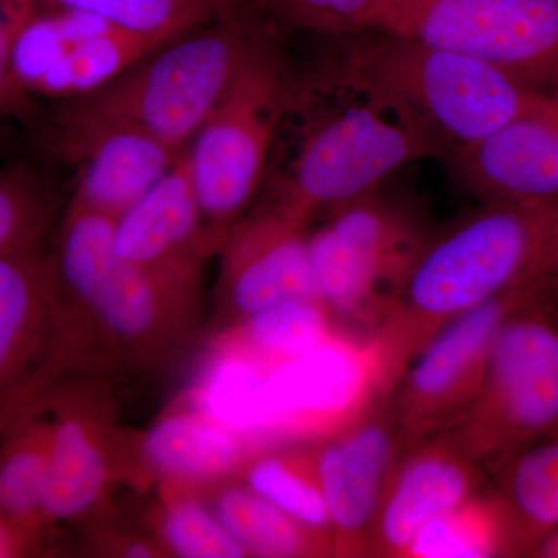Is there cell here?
Returning a JSON list of instances; mask_svg holds the SVG:
<instances>
[{"label": "cell", "mask_w": 558, "mask_h": 558, "mask_svg": "<svg viewBox=\"0 0 558 558\" xmlns=\"http://www.w3.org/2000/svg\"><path fill=\"white\" fill-rule=\"evenodd\" d=\"M556 242L557 205L492 202L421 245L373 333L392 385L411 359L459 315L546 278Z\"/></svg>", "instance_id": "cell-1"}, {"label": "cell", "mask_w": 558, "mask_h": 558, "mask_svg": "<svg viewBox=\"0 0 558 558\" xmlns=\"http://www.w3.org/2000/svg\"><path fill=\"white\" fill-rule=\"evenodd\" d=\"M113 218L70 202L49 264L78 365L94 341L108 357L156 366L185 341L197 312V281L121 259Z\"/></svg>", "instance_id": "cell-2"}, {"label": "cell", "mask_w": 558, "mask_h": 558, "mask_svg": "<svg viewBox=\"0 0 558 558\" xmlns=\"http://www.w3.org/2000/svg\"><path fill=\"white\" fill-rule=\"evenodd\" d=\"M369 32L349 49L341 81L440 145H473L519 119L545 95L468 54Z\"/></svg>", "instance_id": "cell-3"}, {"label": "cell", "mask_w": 558, "mask_h": 558, "mask_svg": "<svg viewBox=\"0 0 558 558\" xmlns=\"http://www.w3.org/2000/svg\"><path fill=\"white\" fill-rule=\"evenodd\" d=\"M277 22L256 0L168 40L70 109L123 121L183 150L242 70L275 40Z\"/></svg>", "instance_id": "cell-4"}, {"label": "cell", "mask_w": 558, "mask_h": 558, "mask_svg": "<svg viewBox=\"0 0 558 558\" xmlns=\"http://www.w3.org/2000/svg\"><path fill=\"white\" fill-rule=\"evenodd\" d=\"M558 432V310L546 282L499 326L478 392L446 432L481 468L495 472Z\"/></svg>", "instance_id": "cell-5"}, {"label": "cell", "mask_w": 558, "mask_h": 558, "mask_svg": "<svg viewBox=\"0 0 558 558\" xmlns=\"http://www.w3.org/2000/svg\"><path fill=\"white\" fill-rule=\"evenodd\" d=\"M274 43L248 62L185 148L205 226L218 247L258 190L286 86Z\"/></svg>", "instance_id": "cell-6"}, {"label": "cell", "mask_w": 558, "mask_h": 558, "mask_svg": "<svg viewBox=\"0 0 558 558\" xmlns=\"http://www.w3.org/2000/svg\"><path fill=\"white\" fill-rule=\"evenodd\" d=\"M369 31L468 54L532 89L558 84V0H387Z\"/></svg>", "instance_id": "cell-7"}, {"label": "cell", "mask_w": 558, "mask_h": 558, "mask_svg": "<svg viewBox=\"0 0 558 558\" xmlns=\"http://www.w3.org/2000/svg\"><path fill=\"white\" fill-rule=\"evenodd\" d=\"M384 112L371 102L352 106L318 128L293 163L279 207L307 223L318 209L369 196L399 168L442 150L427 132Z\"/></svg>", "instance_id": "cell-8"}, {"label": "cell", "mask_w": 558, "mask_h": 558, "mask_svg": "<svg viewBox=\"0 0 558 558\" xmlns=\"http://www.w3.org/2000/svg\"><path fill=\"white\" fill-rule=\"evenodd\" d=\"M379 341L340 330L267 368L266 403L275 446L319 442L392 391Z\"/></svg>", "instance_id": "cell-9"}, {"label": "cell", "mask_w": 558, "mask_h": 558, "mask_svg": "<svg viewBox=\"0 0 558 558\" xmlns=\"http://www.w3.org/2000/svg\"><path fill=\"white\" fill-rule=\"evenodd\" d=\"M410 227L373 194L333 208L310 236L312 278L330 315L380 325L392 290L421 248Z\"/></svg>", "instance_id": "cell-10"}, {"label": "cell", "mask_w": 558, "mask_h": 558, "mask_svg": "<svg viewBox=\"0 0 558 558\" xmlns=\"http://www.w3.org/2000/svg\"><path fill=\"white\" fill-rule=\"evenodd\" d=\"M546 278L459 315L411 359L391 391L407 449L451 427L478 392L499 326Z\"/></svg>", "instance_id": "cell-11"}, {"label": "cell", "mask_w": 558, "mask_h": 558, "mask_svg": "<svg viewBox=\"0 0 558 558\" xmlns=\"http://www.w3.org/2000/svg\"><path fill=\"white\" fill-rule=\"evenodd\" d=\"M70 371L60 293L38 248L0 255V428Z\"/></svg>", "instance_id": "cell-12"}, {"label": "cell", "mask_w": 558, "mask_h": 558, "mask_svg": "<svg viewBox=\"0 0 558 558\" xmlns=\"http://www.w3.org/2000/svg\"><path fill=\"white\" fill-rule=\"evenodd\" d=\"M163 46L78 11L35 9L11 47V69L22 95L81 98L119 78Z\"/></svg>", "instance_id": "cell-13"}, {"label": "cell", "mask_w": 558, "mask_h": 558, "mask_svg": "<svg viewBox=\"0 0 558 558\" xmlns=\"http://www.w3.org/2000/svg\"><path fill=\"white\" fill-rule=\"evenodd\" d=\"M405 449L391 392L363 416L311 447L328 508L333 557L368 556L381 495Z\"/></svg>", "instance_id": "cell-14"}, {"label": "cell", "mask_w": 558, "mask_h": 558, "mask_svg": "<svg viewBox=\"0 0 558 558\" xmlns=\"http://www.w3.org/2000/svg\"><path fill=\"white\" fill-rule=\"evenodd\" d=\"M60 148L80 165L73 204L119 218L178 163L183 150L134 124L70 109Z\"/></svg>", "instance_id": "cell-15"}, {"label": "cell", "mask_w": 558, "mask_h": 558, "mask_svg": "<svg viewBox=\"0 0 558 558\" xmlns=\"http://www.w3.org/2000/svg\"><path fill=\"white\" fill-rule=\"evenodd\" d=\"M306 226L277 205L227 233L219 296L230 326L279 301L317 296Z\"/></svg>", "instance_id": "cell-16"}, {"label": "cell", "mask_w": 558, "mask_h": 558, "mask_svg": "<svg viewBox=\"0 0 558 558\" xmlns=\"http://www.w3.org/2000/svg\"><path fill=\"white\" fill-rule=\"evenodd\" d=\"M483 468L447 433L403 450L371 529L369 557H405L433 520L478 495Z\"/></svg>", "instance_id": "cell-17"}, {"label": "cell", "mask_w": 558, "mask_h": 558, "mask_svg": "<svg viewBox=\"0 0 558 558\" xmlns=\"http://www.w3.org/2000/svg\"><path fill=\"white\" fill-rule=\"evenodd\" d=\"M465 183L492 202L558 205V94L457 149Z\"/></svg>", "instance_id": "cell-18"}, {"label": "cell", "mask_w": 558, "mask_h": 558, "mask_svg": "<svg viewBox=\"0 0 558 558\" xmlns=\"http://www.w3.org/2000/svg\"><path fill=\"white\" fill-rule=\"evenodd\" d=\"M112 244L128 263L199 282L202 259L218 244L205 226L185 150L163 179L113 220Z\"/></svg>", "instance_id": "cell-19"}, {"label": "cell", "mask_w": 558, "mask_h": 558, "mask_svg": "<svg viewBox=\"0 0 558 558\" xmlns=\"http://www.w3.org/2000/svg\"><path fill=\"white\" fill-rule=\"evenodd\" d=\"M32 407L46 411L50 424L44 510L51 531L98 508L116 476V462L98 418L83 414L78 400L65 395L61 385L49 389Z\"/></svg>", "instance_id": "cell-20"}, {"label": "cell", "mask_w": 558, "mask_h": 558, "mask_svg": "<svg viewBox=\"0 0 558 558\" xmlns=\"http://www.w3.org/2000/svg\"><path fill=\"white\" fill-rule=\"evenodd\" d=\"M258 447L180 403L140 444L143 464L165 487L199 492L236 478Z\"/></svg>", "instance_id": "cell-21"}, {"label": "cell", "mask_w": 558, "mask_h": 558, "mask_svg": "<svg viewBox=\"0 0 558 558\" xmlns=\"http://www.w3.org/2000/svg\"><path fill=\"white\" fill-rule=\"evenodd\" d=\"M263 362L215 340L183 403L258 449L274 447Z\"/></svg>", "instance_id": "cell-22"}, {"label": "cell", "mask_w": 558, "mask_h": 558, "mask_svg": "<svg viewBox=\"0 0 558 558\" xmlns=\"http://www.w3.org/2000/svg\"><path fill=\"white\" fill-rule=\"evenodd\" d=\"M497 476L508 556H534L558 527V432L510 458Z\"/></svg>", "instance_id": "cell-23"}, {"label": "cell", "mask_w": 558, "mask_h": 558, "mask_svg": "<svg viewBox=\"0 0 558 558\" xmlns=\"http://www.w3.org/2000/svg\"><path fill=\"white\" fill-rule=\"evenodd\" d=\"M49 454V417L39 407L0 428V512L43 546L50 532L44 510Z\"/></svg>", "instance_id": "cell-24"}, {"label": "cell", "mask_w": 558, "mask_h": 558, "mask_svg": "<svg viewBox=\"0 0 558 558\" xmlns=\"http://www.w3.org/2000/svg\"><path fill=\"white\" fill-rule=\"evenodd\" d=\"M238 480L317 537L333 556L332 534L311 447L274 446L256 451Z\"/></svg>", "instance_id": "cell-25"}, {"label": "cell", "mask_w": 558, "mask_h": 558, "mask_svg": "<svg viewBox=\"0 0 558 558\" xmlns=\"http://www.w3.org/2000/svg\"><path fill=\"white\" fill-rule=\"evenodd\" d=\"M207 501L247 557L330 556L317 537L238 478L213 486Z\"/></svg>", "instance_id": "cell-26"}, {"label": "cell", "mask_w": 558, "mask_h": 558, "mask_svg": "<svg viewBox=\"0 0 558 558\" xmlns=\"http://www.w3.org/2000/svg\"><path fill=\"white\" fill-rule=\"evenodd\" d=\"M333 330L332 315L317 296H295L234 323L218 340L270 366L310 351Z\"/></svg>", "instance_id": "cell-27"}, {"label": "cell", "mask_w": 558, "mask_h": 558, "mask_svg": "<svg viewBox=\"0 0 558 558\" xmlns=\"http://www.w3.org/2000/svg\"><path fill=\"white\" fill-rule=\"evenodd\" d=\"M32 9H61L90 14L113 27L168 43L219 20L245 0H21Z\"/></svg>", "instance_id": "cell-28"}, {"label": "cell", "mask_w": 558, "mask_h": 558, "mask_svg": "<svg viewBox=\"0 0 558 558\" xmlns=\"http://www.w3.org/2000/svg\"><path fill=\"white\" fill-rule=\"evenodd\" d=\"M508 556L505 521L495 498L475 495L418 532L407 558Z\"/></svg>", "instance_id": "cell-29"}, {"label": "cell", "mask_w": 558, "mask_h": 558, "mask_svg": "<svg viewBox=\"0 0 558 558\" xmlns=\"http://www.w3.org/2000/svg\"><path fill=\"white\" fill-rule=\"evenodd\" d=\"M163 490L159 532L167 553L180 558L247 557L197 492L165 486Z\"/></svg>", "instance_id": "cell-30"}, {"label": "cell", "mask_w": 558, "mask_h": 558, "mask_svg": "<svg viewBox=\"0 0 558 558\" xmlns=\"http://www.w3.org/2000/svg\"><path fill=\"white\" fill-rule=\"evenodd\" d=\"M277 24L322 33L369 31L387 0H256Z\"/></svg>", "instance_id": "cell-31"}, {"label": "cell", "mask_w": 558, "mask_h": 558, "mask_svg": "<svg viewBox=\"0 0 558 558\" xmlns=\"http://www.w3.org/2000/svg\"><path fill=\"white\" fill-rule=\"evenodd\" d=\"M49 205L32 178L0 172V255L38 248Z\"/></svg>", "instance_id": "cell-32"}, {"label": "cell", "mask_w": 558, "mask_h": 558, "mask_svg": "<svg viewBox=\"0 0 558 558\" xmlns=\"http://www.w3.org/2000/svg\"><path fill=\"white\" fill-rule=\"evenodd\" d=\"M32 10L21 0H0V116L9 112L22 98L11 70V47L17 28Z\"/></svg>", "instance_id": "cell-33"}, {"label": "cell", "mask_w": 558, "mask_h": 558, "mask_svg": "<svg viewBox=\"0 0 558 558\" xmlns=\"http://www.w3.org/2000/svg\"><path fill=\"white\" fill-rule=\"evenodd\" d=\"M44 546L0 512V558L33 557Z\"/></svg>", "instance_id": "cell-34"}, {"label": "cell", "mask_w": 558, "mask_h": 558, "mask_svg": "<svg viewBox=\"0 0 558 558\" xmlns=\"http://www.w3.org/2000/svg\"><path fill=\"white\" fill-rule=\"evenodd\" d=\"M534 557L558 558V534H550L539 543Z\"/></svg>", "instance_id": "cell-35"}, {"label": "cell", "mask_w": 558, "mask_h": 558, "mask_svg": "<svg viewBox=\"0 0 558 558\" xmlns=\"http://www.w3.org/2000/svg\"><path fill=\"white\" fill-rule=\"evenodd\" d=\"M546 286L550 290H558V238L550 255L548 271H546Z\"/></svg>", "instance_id": "cell-36"}, {"label": "cell", "mask_w": 558, "mask_h": 558, "mask_svg": "<svg viewBox=\"0 0 558 558\" xmlns=\"http://www.w3.org/2000/svg\"><path fill=\"white\" fill-rule=\"evenodd\" d=\"M546 288H548V286H546ZM548 293H549L550 299H553L554 304H556L557 310H558V290H550V289H548Z\"/></svg>", "instance_id": "cell-37"}, {"label": "cell", "mask_w": 558, "mask_h": 558, "mask_svg": "<svg viewBox=\"0 0 558 558\" xmlns=\"http://www.w3.org/2000/svg\"><path fill=\"white\" fill-rule=\"evenodd\" d=\"M557 238H558V205H557Z\"/></svg>", "instance_id": "cell-38"}]
</instances>
